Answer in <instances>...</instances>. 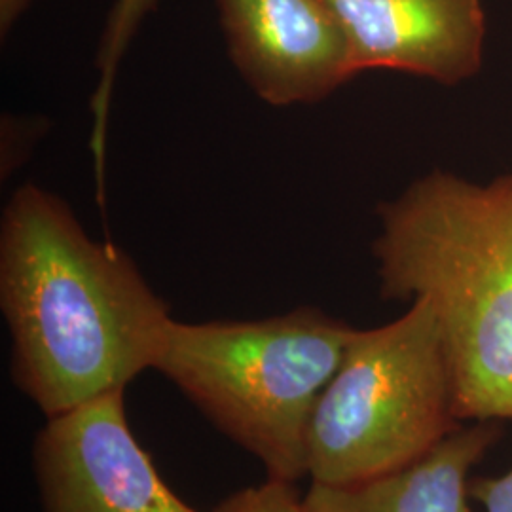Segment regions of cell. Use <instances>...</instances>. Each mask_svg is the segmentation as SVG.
<instances>
[{
    "label": "cell",
    "mask_w": 512,
    "mask_h": 512,
    "mask_svg": "<svg viewBox=\"0 0 512 512\" xmlns=\"http://www.w3.org/2000/svg\"><path fill=\"white\" fill-rule=\"evenodd\" d=\"M0 308L12 380L48 418L154 370L173 319L124 249L93 239L69 203L33 183L2 211Z\"/></svg>",
    "instance_id": "obj_1"
},
{
    "label": "cell",
    "mask_w": 512,
    "mask_h": 512,
    "mask_svg": "<svg viewBox=\"0 0 512 512\" xmlns=\"http://www.w3.org/2000/svg\"><path fill=\"white\" fill-rule=\"evenodd\" d=\"M385 300L423 298L439 321L463 421H512V175L435 169L378 209Z\"/></svg>",
    "instance_id": "obj_2"
},
{
    "label": "cell",
    "mask_w": 512,
    "mask_h": 512,
    "mask_svg": "<svg viewBox=\"0 0 512 512\" xmlns=\"http://www.w3.org/2000/svg\"><path fill=\"white\" fill-rule=\"evenodd\" d=\"M353 332L311 306L258 321L171 319L154 370L253 454L268 478L294 484L308 475L311 416Z\"/></svg>",
    "instance_id": "obj_3"
},
{
    "label": "cell",
    "mask_w": 512,
    "mask_h": 512,
    "mask_svg": "<svg viewBox=\"0 0 512 512\" xmlns=\"http://www.w3.org/2000/svg\"><path fill=\"white\" fill-rule=\"evenodd\" d=\"M463 423L431 304L412 300L376 329H355L308 431L311 482L348 484L414 463Z\"/></svg>",
    "instance_id": "obj_4"
},
{
    "label": "cell",
    "mask_w": 512,
    "mask_h": 512,
    "mask_svg": "<svg viewBox=\"0 0 512 512\" xmlns=\"http://www.w3.org/2000/svg\"><path fill=\"white\" fill-rule=\"evenodd\" d=\"M126 391L52 416L35 440L46 512H200L171 492L135 439Z\"/></svg>",
    "instance_id": "obj_5"
},
{
    "label": "cell",
    "mask_w": 512,
    "mask_h": 512,
    "mask_svg": "<svg viewBox=\"0 0 512 512\" xmlns=\"http://www.w3.org/2000/svg\"><path fill=\"white\" fill-rule=\"evenodd\" d=\"M228 55L272 107L313 105L357 76L325 0H215Z\"/></svg>",
    "instance_id": "obj_6"
},
{
    "label": "cell",
    "mask_w": 512,
    "mask_h": 512,
    "mask_svg": "<svg viewBox=\"0 0 512 512\" xmlns=\"http://www.w3.org/2000/svg\"><path fill=\"white\" fill-rule=\"evenodd\" d=\"M342 25L353 67L458 86L482 71L484 0H325Z\"/></svg>",
    "instance_id": "obj_7"
},
{
    "label": "cell",
    "mask_w": 512,
    "mask_h": 512,
    "mask_svg": "<svg viewBox=\"0 0 512 512\" xmlns=\"http://www.w3.org/2000/svg\"><path fill=\"white\" fill-rule=\"evenodd\" d=\"M501 437L497 421L459 427L423 458L385 475L348 484L311 482L308 512H475L471 471Z\"/></svg>",
    "instance_id": "obj_8"
},
{
    "label": "cell",
    "mask_w": 512,
    "mask_h": 512,
    "mask_svg": "<svg viewBox=\"0 0 512 512\" xmlns=\"http://www.w3.org/2000/svg\"><path fill=\"white\" fill-rule=\"evenodd\" d=\"M158 0H116L110 10L101 44L97 50V84L92 93L93 128L90 137L93 165L97 173H105L107 158V131H109L110 103L120 61L128 52L129 44L139 31L141 23L154 12Z\"/></svg>",
    "instance_id": "obj_9"
},
{
    "label": "cell",
    "mask_w": 512,
    "mask_h": 512,
    "mask_svg": "<svg viewBox=\"0 0 512 512\" xmlns=\"http://www.w3.org/2000/svg\"><path fill=\"white\" fill-rule=\"evenodd\" d=\"M213 512H308L291 482L268 478L264 484L245 488L226 499Z\"/></svg>",
    "instance_id": "obj_10"
},
{
    "label": "cell",
    "mask_w": 512,
    "mask_h": 512,
    "mask_svg": "<svg viewBox=\"0 0 512 512\" xmlns=\"http://www.w3.org/2000/svg\"><path fill=\"white\" fill-rule=\"evenodd\" d=\"M44 131L40 116H2V177H10L27 160Z\"/></svg>",
    "instance_id": "obj_11"
},
{
    "label": "cell",
    "mask_w": 512,
    "mask_h": 512,
    "mask_svg": "<svg viewBox=\"0 0 512 512\" xmlns=\"http://www.w3.org/2000/svg\"><path fill=\"white\" fill-rule=\"evenodd\" d=\"M469 494L486 512H512V467L505 475L471 478Z\"/></svg>",
    "instance_id": "obj_12"
},
{
    "label": "cell",
    "mask_w": 512,
    "mask_h": 512,
    "mask_svg": "<svg viewBox=\"0 0 512 512\" xmlns=\"http://www.w3.org/2000/svg\"><path fill=\"white\" fill-rule=\"evenodd\" d=\"M35 0H0V35L8 37Z\"/></svg>",
    "instance_id": "obj_13"
}]
</instances>
